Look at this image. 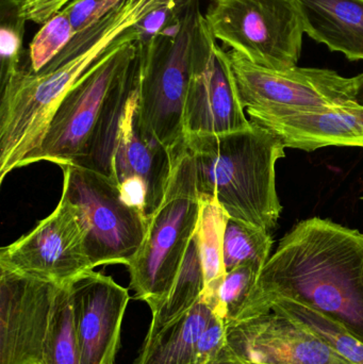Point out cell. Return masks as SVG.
Returning <instances> with one entry per match:
<instances>
[{
    "mask_svg": "<svg viewBox=\"0 0 363 364\" xmlns=\"http://www.w3.org/2000/svg\"><path fill=\"white\" fill-rule=\"evenodd\" d=\"M278 299L311 308L363 342V233L309 218L281 239L226 324L270 314Z\"/></svg>",
    "mask_w": 363,
    "mask_h": 364,
    "instance_id": "1",
    "label": "cell"
},
{
    "mask_svg": "<svg viewBox=\"0 0 363 364\" xmlns=\"http://www.w3.org/2000/svg\"><path fill=\"white\" fill-rule=\"evenodd\" d=\"M136 82L138 48L136 41H128L72 85L21 168L48 161L110 177L117 130Z\"/></svg>",
    "mask_w": 363,
    "mask_h": 364,
    "instance_id": "2",
    "label": "cell"
},
{
    "mask_svg": "<svg viewBox=\"0 0 363 364\" xmlns=\"http://www.w3.org/2000/svg\"><path fill=\"white\" fill-rule=\"evenodd\" d=\"M251 123L240 132L189 134L185 143L200 195L215 197L229 218L270 231L283 210L275 168L286 146L268 128Z\"/></svg>",
    "mask_w": 363,
    "mask_h": 364,
    "instance_id": "3",
    "label": "cell"
},
{
    "mask_svg": "<svg viewBox=\"0 0 363 364\" xmlns=\"http://www.w3.org/2000/svg\"><path fill=\"white\" fill-rule=\"evenodd\" d=\"M200 0H183L149 46L138 47V113L143 127L174 154L185 144V104L191 79Z\"/></svg>",
    "mask_w": 363,
    "mask_h": 364,
    "instance_id": "4",
    "label": "cell"
},
{
    "mask_svg": "<svg viewBox=\"0 0 363 364\" xmlns=\"http://www.w3.org/2000/svg\"><path fill=\"white\" fill-rule=\"evenodd\" d=\"M195 164L187 143L174 153L168 188L159 207L147 218L140 250L127 265L134 299L153 310L170 292L200 218Z\"/></svg>",
    "mask_w": 363,
    "mask_h": 364,
    "instance_id": "5",
    "label": "cell"
},
{
    "mask_svg": "<svg viewBox=\"0 0 363 364\" xmlns=\"http://www.w3.org/2000/svg\"><path fill=\"white\" fill-rule=\"evenodd\" d=\"M204 16L215 40L251 63L298 66L305 31L296 0H210Z\"/></svg>",
    "mask_w": 363,
    "mask_h": 364,
    "instance_id": "6",
    "label": "cell"
},
{
    "mask_svg": "<svg viewBox=\"0 0 363 364\" xmlns=\"http://www.w3.org/2000/svg\"><path fill=\"white\" fill-rule=\"evenodd\" d=\"M63 192L78 210L87 232L92 267H127L142 245L147 218L128 205L111 177L77 166H64Z\"/></svg>",
    "mask_w": 363,
    "mask_h": 364,
    "instance_id": "7",
    "label": "cell"
},
{
    "mask_svg": "<svg viewBox=\"0 0 363 364\" xmlns=\"http://www.w3.org/2000/svg\"><path fill=\"white\" fill-rule=\"evenodd\" d=\"M245 110L269 113L308 112L357 102L355 78L325 68L269 70L234 50L228 51Z\"/></svg>",
    "mask_w": 363,
    "mask_h": 364,
    "instance_id": "8",
    "label": "cell"
},
{
    "mask_svg": "<svg viewBox=\"0 0 363 364\" xmlns=\"http://www.w3.org/2000/svg\"><path fill=\"white\" fill-rule=\"evenodd\" d=\"M85 241L78 210L62 196L55 211L33 230L2 248L0 267L64 286L94 269Z\"/></svg>",
    "mask_w": 363,
    "mask_h": 364,
    "instance_id": "9",
    "label": "cell"
},
{
    "mask_svg": "<svg viewBox=\"0 0 363 364\" xmlns=\"http://www.w3.org/2000/svg\"><path fill=\"white\" fill-rule=\"evenodd\" d=\"M244 110L228 53L217 44L202 15L185 98V136L249 129L253 123L247 119Z\"/></svg>",
    "mask_w": 363,
    "mask_h": 364,
    "instance_id": "10",
    "label": "cell"
},
{
    "mask_svg": "<svg viewBox=\"0 0 363 364\" xmlns=\"http://www.w3.org/2000/svg\"><path fill=\"white\" fill-rule=\"evenodd\" d=\"M173 164L174 154L141 124L136 87L117 130L110 177L119 186L121 198L148 218L161 203Z\"/></svg>",
    "mask_w": 363,
    "mask_h": 364,
    "instance_id": "11",
    "label": "cell"
},
{
    "mask_svg": "<svg viewBox=\"0 0 363 364\" xmlns=\"http://www.w3.org/2000/svg\"><path fill=\"white\" fill-rule=\"evenodd\" d=\"M61 287L0 267V364H42Z\"/></svg>",
    "mask_w": 363,
    "mask_h": 364,
    "instance_id": "12",
    "label": "cell"
},
{
    "mask_svg": "<svg viewBox=\"0 0 363 364\" xmlns=\"http://www.w3.org/2000/svg\"><path fill=\"white\" fill-rule=\"evenodd\" d=\"M224 352L237 364H352L321 338L274 312L226 324Z\"/></svg>",
    "mask_w": 363,
    "mask_h": 364,
    "instance_id": "13",
    "label": "cell"
},
{
    "mask_svg": "<svg viewBox=\"0 0 363 364\" xmlns=\"http://www.w3.org/2000/svg\"><path fill=\"white\" fill-rule=\"evenodd\" d=\"M68 289L81 364H115L130 301L127 289L94 269L75 278Z\"/></svg>",
    "mask_w": 363,
    "mask_h": 364,
    "instance_id": "14",
    "label": "cell"
},
{
    "mask_svg": "<svg viewBox=\"0 0 363 364\" xmlns=\"http://www.w3.org/2000/svg\"><path fill=\"white\" fill-rule=\"evenodd\" d=\"M246 112L251 122L276 134L286 149L313 151L327 146L363 147V105L357 102L308 112Z\"/></svg>",
    "mask_w": 363,
    "mask_h": 364,
    "instance_id": "15",
    "label": "cell"
},
{
    "mask_svg": "<svg viewBox=\"0 0 363 364\" xmlns=\"http://www.w3.org/2000/svg\"><path fill=\"white\" fill-rule=\"evenodd\" d=\"M309 38L363 61V0H296Z\"/></svg>",
    "mask_w": 363,
    "mask_h": 364,
    "instance_id": "16",
    "label": "cell"
},
{
    "mask_svg": "<svg viewBox=\"0 0 363 364\" xmlns=\"http://www.w3.org/2000/svg\"><path fill=\"white\" fill-rule=\"evenodd\" d=\"M213 316L210 304L200 297L189 311L144 340L134 364H192L198 339Z\"/></svg>",
    "mask_w": 363,
    "mask_h": 364,
    "instance_id": "17",
    "label": "cell"
},
{
    "mask_svg": "<svg viewBox=\"0 0 363 364\" xmlns=\"http://www.w3.org/2000/svg\"><path fill=\"white\" fill-rule=\"evenodd\" d=\"M200 218L195 237L204 274L202 297L213 309L217 291L227 274L224 264V235L229 215L215 197L200 195Z\"/></svg>",
    "mask_w": 363,
    "mask_h": 364,
    "instance_id": "18",
    "label": "cell"
},
{
    "mask_svg": "<svg viewBox=\"0 0 363 364\" xmlns=\"http://www.w3.org/2000/svg\"><path fill=\"white\" fill-rule=\"evenodd\" d=\"M204 288V274L194 235L170 292L157 307L151 310V324L144 340L155 337L164 327L189 311L200 301Z\"/></svg>",
    "mask_w": 363,
    "mask_h": 364,
    "instance_id": "19",
    "label": "cell"
},
{
    "mask_svg": "<svg viewBox=\"0 0 363 364\" xmlns=\"http://www.w3.org/2000/svg\"><path fill=\"white\" fill-rule=\"evenodd\" d=\"M269 312L286 316L327 343L337 354L352 364H363V342L339 323L324 314L289 299H278Z\"/></svg>",
    "mask_w": 363,
    "mask_h": 364,
    "instance_id": "20",
    "label": "cell"
},
{
    "mask_svg": "<svg viewBox=\"0 0 363 364\" xmlns=\"http://www.w3.org/2000/svg\"><path fill=\"white\" fill-rule=\"evenodd\" d=\"M272 245L270 231L229 218L224 235V264L226 272L240 265L253 264L260 273L270 258Z\"/></svg>",
    "mask_w": 363,
    "mask_h": 364,
    "instance_id": "21",
    "label": "cell"
},
{
    "mask_svg": "<svg viewBox=\"0 0 363 364\" xmlns=\"http://www.w3.org/2000/svg\"><path fill=\"white\" fill-rule=\"evenodd\" d=\"M42 364H81L68 284L60 288Z\"/></svg>",
    "mask_w": 363,
    "mask_h": 364,
    "instance_id": "22",
    "label": "cell"
},
{
    "mask_svg": "<svg viewBox=\"0 0 363 364\" xmlns=\"http://www.w3.org/2000/svg\"><path fill=\"white\" fill-rule=\"evenodd\" d=\"M76 31L66 9L42 25L29 46L28 66L32 73L44 72L72 40Z\"/></svg>",
    "mask_w": 363,
    "mask_h": 364,
    "instance_id": "23",
    "label": "cell"
},
{
    "mask_svg": "<svg viewBox=\"0 0 363 364\" xmlns=\"http://www.w3.org/2000/svg\"><path fill=\"white\" fill-rule=\"evenodd\" d=\"M26 19L16 4L0 0V83L4 85L19 68L23 57Z\"/></svg>",
    "mask_w": 363,
    "mask_h": 364,
    "instance_id": "24",
    "label": "cell"
},
{
    "mask_svg": "<svg viewBox=\"0 0 363 364\" xmlns=\"http://www.w3.org/2000/svg\"><path fill=\"white\" fill-rule=\"evenodd\" d=\"M258 269L253 264H243L227 272L215 299L213 312L226 323L240 310L257 278Z\"/></svg>",
    "mask_w": 363,
    "mask_h": 364,
    "instance_id": "25",
    "label": "cell"
},
{
    "mask_svg": "<svg viewBox=\"0 0 363 364\" xmlns=\"http://www.w3.org/2000/svg\"><path fill=\"white\" fill-rule=\"evenodd\" d=\"M123 1L124 0H74L65 9L77 33L106 16Z\"/></svg>",
    "mask_w": 363,
    "mask_h": 364,
    "instance_id": "26",
    "label": "cell"
},
{
    "mask_svg": "<svg viewBox=\"0 0 363 364\" xmlns=\"http://www.w3.org/2000/svg\"><path fill=\"white\" fill-rule=\"evenodd\" d=\"M226 344V322L220 316H213L210 324L198 339L192 364H207L221 354Z\"/></svg>",
    "mask_w": 363,
    "mask_h": 364,
    "instance_id": "27",
    "label": "cell"
},
{
    "mask_svg": "<svg viewBox=\"0 0 363 364\" xmlns=\"http://www.w3.org/2000/svg\"><path fill=\"white\" fill-rule=\"evenodd\" d=\"M16 4L27 21L44 25L47 21L72 4L74 0H10Z\"/></svg>",
    "mask_w": 363,
    "mask_h": 364,
    "instance_id": "28",
    "label": "cell"
},
{
    "mask_svg": "<svg viewBox=\"0 0 363 364\" xmlns=\"http://www.w3.org/2000/svg\"><path fill=\"white\" fill-rule=\"evenodd\" d=\"M354 78H355L356 90H357L356 100H357L358 104L363 105V73Z\"/></svg>",
    "mask_w": 363,
    "mask_h": 364,
    "instance_id": "29",
    "label": "cell"
}]
</instances>
